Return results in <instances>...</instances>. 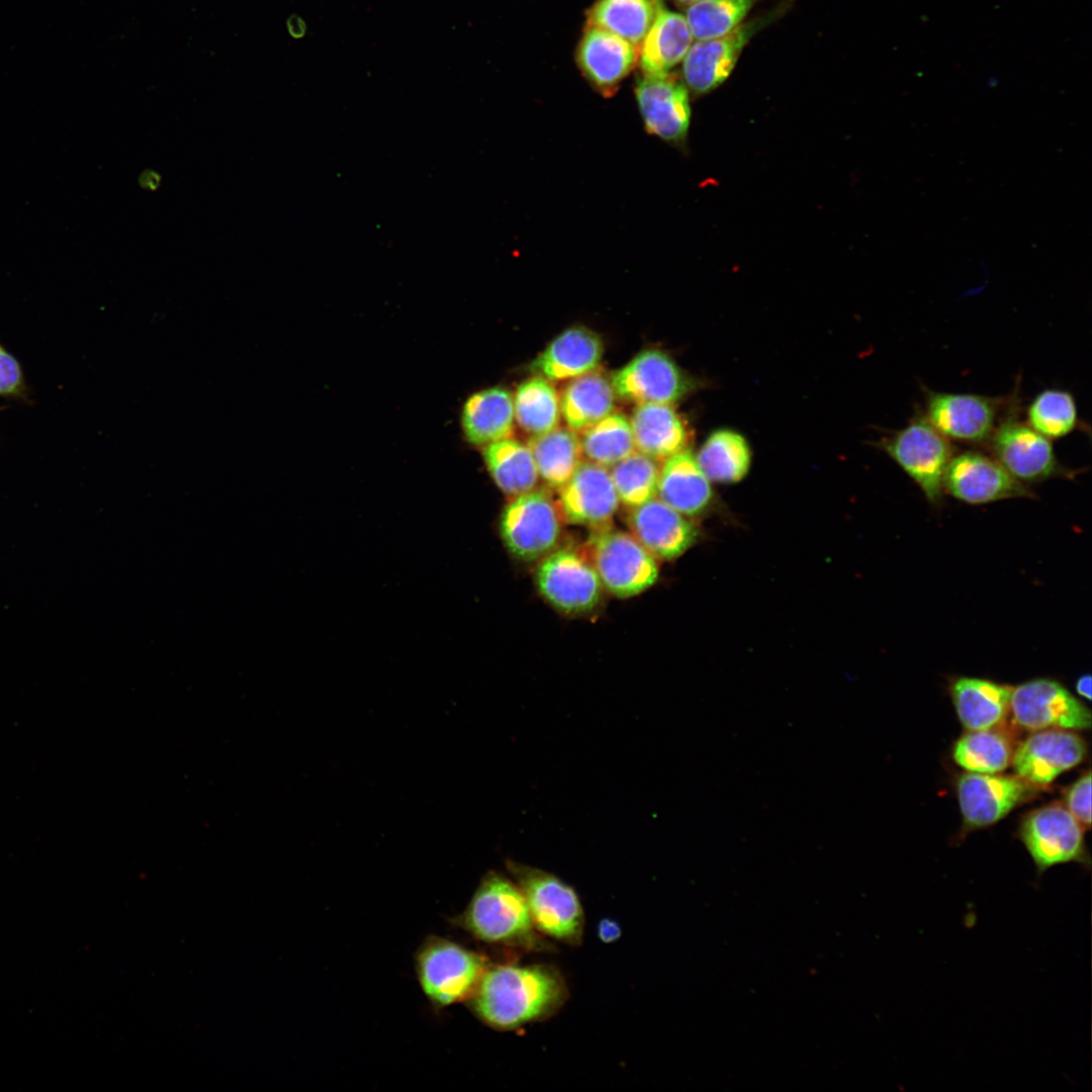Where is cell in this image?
Returning <instances> with one entry per match:
<instances>
[{
  "mask_svg": "<svg viewBox=\"0 0 1092 1092\" xmlns=\"http://www.w3.org/2000/svg\"><path fill=\"white\" fill-rule=\"evenodd\" d=\"M567 995L565 981L554 967L510 964L487 965L469 999L488 1026L512 1030L550 1017Z\"/></svg>",
  "mask_w": 1092,
  "mask_h": 1092,
  "instance_id": "cell-1",
  "label": "cell"
},
{
  "mask_svg": "<svg viewBox=\"0 0 1092 1092\" xmlns=\"http://www.w3.org/2000/svg\"><path fill=\"white\" fill-rule=\"evenodd\" d=\"M458 922L486 943L534 951L549 946L538 935L518 885L494 872L480 882Z\"/></svg>",
  "mask_w": 1092,
  "mask_h": 1092,
  "instance_id": "cell-2",
  "label": "cell"
},
{
  "mask_svg": "<svg viewBox=\"0 0 1092 1092\" xmlns=\"http://www.w3.org/2000/svg\"><path fill=\"white\" fill-rule=\"evenodd\" d=\"M508 869L527 902L536 929L569 945H579L584 914L574 889L543 870L513 861Z\"/></svg>",
  "mask_w": 1092,
  "mask_h": 1092,
  "instance_id": "cell-3",
  "label": "cell"
},
{
  "mask_svg": "<svg viewBox=\"0 0 1092 1092\" xmlns=\"http://www.w3.org/2000/svg\"><path fill=\"white\" fill-rule=\"evenodd\" d=\"M880 447L918 485L931 505L942 503V476L954 449L950 440L923 414L915 415L904 428L882 439Z\"/></svg>",
  "mask_w": 1092,
  "mask_h": 1092,
  "instance_id": "cell-4",
  "label": "cell"
},
{
  "mask_svg": "<svg viewBox=\"0 0 1092 1092\" xmlns=\"http://www.w3.org/2000/svg\"><path fill=\"white\" fill-rule=\"evenodd\" d=\"M924 391V417L948 440L987 445L999 423L1016 411L1014 397Z\"/></svg>",
  "mask_w": 1092,
  "mask_h": 1092,
  "instance_id": "cell-5",
  "label": "cell"
},
{
  "mask_svg": "<svg viewBox=\"0 0 1092 1092\" xmlns=\"http://www.w3.org/2000/svg\"><path fill=\"white\" fill-rule=\"evenodd\" d=\"M586 556L603 587L619 598L642 593L659 575L655 557L632 534L608 526L593 533Z\"/></svg>",
  "mask_w": 1092,
  "mask_h": 1092,
  "instance_id": "cell-6",
  "label": "cell"
},
{
  "mask_svg": "<svg viewBox=\"0 0 1092 1092\" xmlns=\"http://www.w3.org/2000/svg\"><path fill=\"white\" fill-rule=\"evenodd\" d=\"M416 967L425 995L434 1004L447 1006L470 998L487 963L458 943L433 937L421 946Z\"/></svg>",
  "mask_w": 1092,
  "mask_h": 1092,
  "instance_id": "cell-7",
  "label": "cell"
},
{
  "mask_svg": "<svg viewBox=\"0 0 1092 1092\" xmlns=\"http://www.w3.org/2000/svg\"><path fill=\"white\" fill-rule=\"evenodd\" d=\"M1016 412L1007 415L997 426L987 444L991 455L1025 485L1052 478L1074 479L1079 470L1061 464L1050 439L1018 421Z\"/></svg>",
  "mask_w": 1092,
  "mask_h": 1092,
  "instance_id": "cell-8",
  "label": "cell"
},
{
  "mask_svg": "<svg viewBox=\"0 0 1092 1092\" xmlns=\"http://www.w3.org/2000/svg\"><path fill=\"white\" fill-rule=\"evenodd\" d=\"M562 516L550 494L530 490L514 496L504 509L499 528L510 552L532 561L553 551L559 541Z\"/></svg>",
  "mask_w": 1092,
  "mask_h": 1092,
  "instance_id": "cell-9",
  "label": "cell"
},
{
  "mask_svg": "<svg viewBox=\"0 0 1092 1092\" xmlns=\"http://www.w3.org/2000/svg\"><path fill=\"white\" fill-rule=\"evenodd\" d=\"M778 7L765 14L742 22L732 31L710 39L696 40L682 60V78L693 93L707 94L731 75L744 48L760 30L772 23L785 11Z\"/></svg>",
  "mask_w": 1092,
  "mask_h": 1092,
  "instance_id": "cell-10",
  "label": "cell"
},
{
  "mask_svg": "<svg viewBox=\"0 0 1092 1092\" xmlns=\"http://www.w3.org/2000/svg\"><path fill=\"white\" fill-rule=\"evenodd\" d=\"M536 583L551 606L567 614L592 611L603 593L586 554L571 548L553 550L544 556L536 570Z\"/></svg>",
  "mask_w": 1092,
  "mask_h": 1092,
  "instance_id": "cell-11",
  "label": "cell"
},
{
  "mask_svg": "<svg viewBox=\"0 0 1092 1092\" xmlns=\"http://www.w3.org/2000/svg\"><path fill=\"white\" fill-rule=\"evenodd\" d=\"M1009 710L1019 727L1033 732L1091 727L1089 708L1062 684L1050 678H1035L1012 688Z\"/></svg>",
  "mask_w": 1092,
  "mask_h": 1092,
  "instance_id": "cell-12",
  "label": "cell"
},
{
  "mask_svg": "<svg viewBox=\"0 0 1092 1092\" xmlns=\"http://www.w3.org/2000/svg\"><path fill=\"white\" fill-rule=\"evenodd\" d=\"M610 380L617 396L637 404H671L697 387L695 379L658 349L641 351Z\"/></svg>",
  "mask_w": 1092,
  "mask_h": 1092,
  "instance_id": "cell-13",
  "label": "cell"
},
{
  "mask_svg": "<svg viewBox=\"0 0 1092 1092\" xmlns=\"http://www.w3.org/2000/svg\"><path fill=\"white\" fill-rule=\"evenodd\" d=\"M942 489L969 505L1034 498V492L1016 480L992 455L974 450L952 455L943 472Z\"/></svg>",
  "mask_w": 1092,
  "mask_h": 1092,
  "instance_id": "cell-14",
  "label": "cell"
},
{
  "mask_svg": "<svg viewBox=\"0 0 1092 1092\" xmlns=\"http://www.w3.org/2000/svg\"><path fill=\"white\" fill-rule=\"evenodd\" d=\"M1084 830L1065 806L1051 804L1026 815L1020 826V838L1040 875L1061 863L1088 864Z\"/></svg>",
  "mask_w": 1092,
  "mask_h": 1092,
  "instance_id": "cell-15",
  "label": "cell"
},
{
  "mask_svg": "<svg viewBox=\"0 0 1092 1092\" xmlns=\"http://www.w3.org/2000/svg\"><path fill=\"white\" fill-rule=\"evenodd\" d=\"M646 130L666 142L685 141L691 120L688 88L675 75L642 74L635 88Z\"/></svg>",
  "mask_w": 1092,
  "mask_h": 1092,
  "instance_id": "cell-16",
  "label": "cell"
},
{
  "mask_svg": "<svg viewBox=\"0 0 1092 1092\" xmlns=\"http://www.w3.org/2000/svg\"><path fill=\"white\" fill-rule=\"evenodd\" d=\"M1085 741L1065 729L1034 731L1013 751L1011 763L1017 777L1030 785H1048L1082 762Z\"/></svg>",
  "mask_w": 1092,
  "mask_h": 1092,
  "instance_id": "cell-17",
  "label": "cell"
},
{
  "mask_svg": "<svg viewBox=\"0 0 1092 1092\" xmlns=\"http://www.w3.org/2000/svg\"><path fill=\"white\" fill-rule=\"evenodd\" d=\"M619 503L610 471L587 460L559 488L557 504L568 523L598 529L608 526Z\"/></svg>",
  "mask_w": 1092,
  "mask_h": 1092,
  "instance_id": "cell-18",
  "label": "cell"
},
{
  "mask_svg": "<svg viewBox=\"0 0 1092 1092\" xmlns=\"http://www.w3.org/2000/svg\"><path fill=\"white\" fill-rule=\"evenodd\" d=\"M1018 777L968 772L957 782L964 823L969 828L990 826L1012 811L1028 794Z\"/></svg>",
  "mask_w": 1092,
  "mask_h": 1092,
  "instance_id": "cell-19",
  "label": "cell"
},
{
  "mask_svg": "<svg viewBox=\"0 0 1092 1092\" xmlns=\"http://www.w3.org/2000/svg\"><path fill=\"white\" fill-rule=\"evenodd\" d=\"M627 524L631 534L650 554L665 560L681 556L699 537L692 520L655 497L632 508Z\"/></svg>",
  "mask_w": 1092,
  "mask_h": 1092,
  "instance_id": "cell-20",
  "label": "cell"
},
{
  "mask_svg": "<svg viewBox=\"0 0 1092 1092\" xmlns=\"http://www.w3.org/2000/svg\"><path fill=\"white\" fill-rule=\"evenodd\" d=\"M638 48L605 29L587 26L577 48L584 77L604 94L613 93L638 60Z\"/></svg>",
  "mask_w": 1092,
  "mask_h": 1092,
  "instance_id": "cell-21",
  "label": "cell"
},
{
  "mask_svg": "<svg viewBox=\"0 0 1092 1092\" xmlns=\"http://www.w3.org/2000/svg\"><path fill=\"white\" fill-rule=\"evenodd\" d=\"M604 353L598 334L575 326L564 330L532 361L533 374L550 381L572 379L596 370Z\"/></svg>",
  "mask_w": 1092,
  "mask_h": 1092,
  "instance_id": "cell-22",
  "label": "cell"
},
{
  "mask_svg": "<svg viewBox=\"0 0 1092 1092\" xmlns=\"http://www.w3.org/2000/svg\"><path fill=\"white\" fill-rule=\"evenodd\" d=\"M656 495L687 517L699 516L710 508L713 488L691 449L686 448L664 459Z\"/></svg>",
  "mask_w": 1092,
  "mask_h": 1092,
  "instance_id": "cell-23",
  "label": "cell"
},
{
  "mask_svg": "<svg viewBox=\"0 0 1092 1092\" xmlns=\"http://www.w3.org/2000/svg\"><path fill=\"white\" fill-rule=\"evenodd\" d=\"M630 424L635 449L655 460L666 459L688 448L689 429L670 404H638L632 413Z\"/></svg>",
  "mask_w": 1092,
  "mask_h": 1092,
  "instance_id": "cell-24",
  "label": "cell"
},
{
  "mask_svg": "<svg viewBox=\"0 0 1092 1092\" xmlns=\"http://www.w3.org/2000/svg\"><path fill=\"white\" fill-rule=\"evenodd\" d=\"M1010 687L979 678L962 676L952 681L950 696L961 723L968 730L993 729L1010 709Z\"/></svg>",
  "mask_w": 1092,
  "mask_h": 1092,
  "instance_id": "cell-25",
  "label": "cell"
},
{
  "mask_svg": "<svg viewBox=\"0 0 1092 1092\" xmlns=\"http://www.w3.org/2000/svg\"><path fill=\"white\" fill-rule=\"evenodd\" d=\"M514 422L513 395L503 387L473 393L462 408V429L466 439L474 445H487L511 437Z\"/></svg>",
  "mask_w": 1092,
  "mask_h": 1092,
  "instance_id": "cell-26",
  "label": "cell"
},
{
  "mask_svg": "<svg viewBox=\"0 0 1092 1092\" xmlns=\"http://www.w3.org/2000/svg\"><path fill=\"white\" fill-rule=\"evenodd\" d=\"M694 42L685 15L665 9L658 12L639 49L643 74L669 73L682 62Z\"/></svg>",
  "mask_w": 1092,
  "mask_h": 1092,
  "instance_id": "cell-27",
  "label": "cell"
},
{
  "mask_svg": "<svg viewBox=\"0 0 1092 1092\" xmlns=\"http://www.w3.org/2000/svg\"><path fill=\"white\" fill-rule=\"evenodd\" d=\"M615 395L611 380L593 370L567 383L559 398L561 416L568 428L582 432L613 413Z\"/></svg>",
  "mask_w": 1092,
  "mask_h": 1092,
  "instance_id": "cell-28",
  "label": "cell"
},
{
  "mask_svg": "<svg viewBox=\"0 0 1092 1092\" xmlns=\"http://www.w3.org/2000/svg\"><path fill=\"white\" fill-rule=\"evenodd\" d=\"M696 459L710 481L732 484L747 475L752 452L742 434L732 429H718L704 441Z\"/></svg>",
  "mask_w": 1092,
  "mask_h": 1092,
  "instance_id": "cell-29",
  "label": "cell"
},
{
  "mask_svg": "<svg viewBox=\"0 0 1092 1092\" xmlns=\"http://www.w3.org/2000/svg\"><path fill=\"white\" fill-rule=\"evenodd\" d=\"M527 445L539 477L551 488L559 489L582 461L580 439L568 427L557 426L547 433L532 436Z\"/></svg>",
  "mask_w": 1092,
  "mask_h": 1092,
  "instance_id": "cell-30",
  "label": "cell"
},
{
  "mask_svg": "<svg viewBox=\"0 0 1092 1092\" xmlns=\"http://www.w3.org/2000/svg\"><path fill=\"white\" fill-rule=\"evenodd\" d=\"M663 8V0H598L589 9L587 26L610 31L640 48Z\"/></svg>",
  "mask_w": 1092,
  "mask_h": 1092,
  "instance_id": "cell-31",
  "label": "cell"
},
{
  "mask_svg": "<svg viewBox=\"0 0 1092 1092\" xmlns=\"http://www.w3.org/2000/svg\"><path fill=\"white\" fill-rule=\"evenodd\" d=\"M483 459L499 489L510 496L532 490L539 479L528 445L506 438L485 445Z\"/></svg>",
  "mask_w": 1092,
  "mask_h": 1092,
  "instance_id": "cell-32",
  "label": "cell"
},
{
  "mask_svg": "<svg viewBox=\"0 0 1092 1092\" xmlns=\"http://www.w3.org/2000/svg\"><path fill=\"white\" fill-rule=\"evenodd\" d=\"M513 399L515 420L526 433L541 435L558 426L560 401L550 380L537 375L525 380Z\"/></svg>",
  "mask_w": 1092,
  "mask_h": 1092,
  "instance_id": "cell-33",
  "label": "cell"
},
{
  "mask_svg": "<svg viewBox=\"0 0 1092 1092\" xmlns=\"http://www.w3.org/2000/svg\"><path fill=\"white\" fill-rule=\"evenodd\" d=\"M1013 750L1008 738L993 729L969 730L957 740L953 760L969 772L999 774L1006 769Z\"/></svg>",
  "mask_w": 1092,
  "mask_h": 1092,
  "instance_id": "cell-34",
  "label": "cell"
},
{
  "mask_svg": "<svg viewBox=\"0 0 1092 1092\" xmlns=\"http://www.w3.org/2000/svg\"><path fill=\"white\" fill-rule=\"evenodd\" d=\"M579 439L582 454L588 461L605 467L613 466L636 450L630 420L619 413H611L588 427Z\"/></svg>",
  "mask_w": 1092,
  "mask_h": 1092,
  "instance_id": "cell-35",
  "label": "cell"
},
{
  "mask_svg": "<svg viewBox=\"0 0 1092 1092\" xmlns=\"http://www.w3.org/2000/svg\"><path fill=\"white\" fill-rule=\"evenodd\" d=\"M1026 424L1048 439L1070 435L1080 424L1073 394L1058 388L1040 391L1027 406Z\"/></svg>",
  "mask_w": 1092,
  "mask_h": 1092,
  "instance_id": "cell-36",
  "label": "cell"
},
{
  "mask_svg": "<svg viewBox=\"0 0 1092 1092\" xmlns=\"http://www.w3.org/2000/svg\"><path fill=\"white\" fill-rule=\"evenodd\" d=\"M759 0H698L686 10L696 40L724 35L739 26Z\"/></svg>",
  "mask_w": 1092,
  "mask_h": 1092,
  "instance_id": "cell-37",
  "label": "cell"
},
{
  "mask_svg": "<svg viewBox=\"0 0 1092 1092\" xmlns=\"http://www.w3.org/2000/svg\"><path fill=\"white\" fill-rule=\"evenodd\" d=\"M659 470L655 459L638 451L611 466L619 500L632 509L655 497Z\"/></svg>",
  "mask_w": 1092,
  "mask_h": 1092,
  "instance_id": "cell-38",
  "label": "cell"
},
{
  "mask_svg": "<svg viewBox=\"0 0 1092 1092\" xmlns=\"http://www.w3.org/2000/svg\"><path fill=\"white\" fill-rule=\"evenodd\" d=\"M0 396L29 402V387L20 362L0 343Z\"/></svg>",
  "mask_w": 1092,
  "mask_h": 1092,
  "instance_id": "cell-39",
  "label": "cell"
},
{
  "mask_svg": "<svg viewBox=\"0 0 1092 1092\" xmlns=\"http://www.w3.org/2000/svg\"><path fill=\"white\" fill-rule=\"evenodd\" d=\"M1068 811L1079 821L1084 829L1091 825V772L1082 775L1073 783L1065 794Z\"/></svg>",
  "mask_w": 1092,
  "mask_h": 1092,
  "instance_id": "cell-40",
  "label": "cell"
},
{
  "mask_svg": "<svg viewBox=\"0 0 1092 1092\" xmlns=\"http://www.w3.org/2000/svg\"><path fill=\"white\" fill-rule=\"evenodd\" d=\"M597 932L601 941L612 943L621 937L622 929L617 921L611 918H604L598 923Z\"/></svg>",
  "mask_w": 1092,
  "mask_h": 1092,
  "instance_id": "cell-41",
  "label": "cell"
},
{
  "mask_svg": "<svg viewBox=\"0 0 1092 1092\" xmlns=\"http://www.w3.org/2000/svg\"><path fill=\"white\" fill-rule=\"evenodd\" d=\"M286 27L289 35L293 38H301L302 36H304L306 31V24L304 20L300 16L295 14H292L288 17L286 21Z\"/></svg>",
  "mask_w": 1092,
  "mask_h": 1092,
  "instance_id": "cell-42",
  "label": "cell"
},
{
  "mask_svg": "<svg viewBox=\"0 0 1092 1092\" xmlns=\"http://www.w3.org/2000/svg\"><path fill=\"white\" fill-rule=\"evenodd\" d=\"M1091 675L1089 673L1082 674L1076 681L1077 694L1088 701L1091 700Z\"/></svg>",
  "mask_w": 1092,
  "mask_h": 1092,
  "instance_id": "cell-43",
  "label": "cell"
},
{
  "mask_svg": "<svg viewBox=\"0 0 1092 1092\" xmlns=\"http://www.w3.org/2000/svg\"><path fill=\"white\" fill-rule=\"evenodd\" d=\"M673 1H674L675 3H677V4H680V5H686V6H688V5H690V4H692V3H694V2H696V1H698V0H673Z\"/></svg>",
  "mask_w": 1092,
  "mask_h": 1092,
  "instance_id": "cell-44",
  "label": "cell"
},
{
  "mask_svg": "<svg viewBox=\"0 0 1092 1092\" xmlns=\"http://www.w3.org/2000/svg\"><path fill=\"white\" fill-rule=\"evenodd\" d=\"M0 411H1V408H0Z\"/></svg>",
  "mask_w": 1092,
  "mask_h": 1092,
  "instance_id": "cell-45",
  "label": "cell"
}]
</instances>
